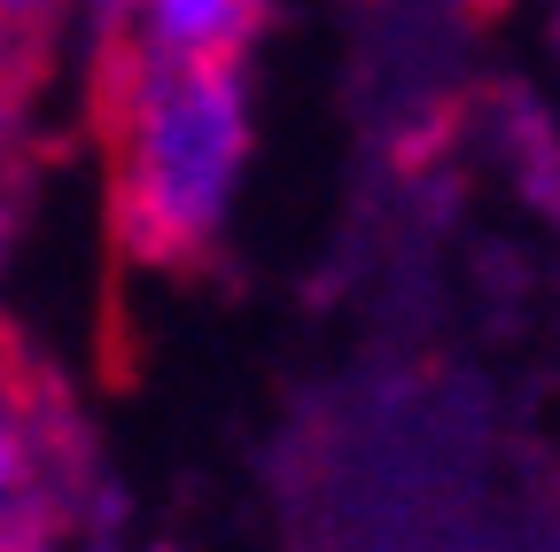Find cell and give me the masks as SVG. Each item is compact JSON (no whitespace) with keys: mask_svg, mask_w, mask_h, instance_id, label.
<instances>
[{"mask_svg":"<svg viewBox=\"0 0 560 552\" xmlns=\"http://www.w3.org/2000/svg\"><path fill=\"white\" fill-rule=\"evenodd\" d=\"M86 117H94V141L109 156L117 265H149V272L202 265L210 242H219L242 149H249L242 62L149 55L102 24Z\"/></svg>","mask_w":560,"mask_h":552,"instance_id":"1","label":"cell"},{"mask_svg":"<svg viewBox=\"0 0 560 552\" xmlns=\"http://www.w3.org/2000/svg\"><path fill=\"white\" fill-rule=\"evenodd\" d=\"M86 498V428L62 374L0 319V544H55Z\"/></svg>","mask_w":560,"mask_h":552,"instance_id":"2","label":"cell"},{"mask_svg":"<svg viewBox=\"0 0 560 552\" xmlns=\"http://www.w3.org/2000/svg\"><path fill=\"white\" fill-rule=\"evenodd\" d=\"M257 24H265V0H117L109 9V32L179 62H242Z\"/></svg>","mask_w":560,"mask_h":552,"instance_id":"3","label":"cell"},{"mask_svg":"<svg viewBox=\"0 0 560 552\" xmlns=\"http://www.w3.org/2000/svg\"><path fill=\"white\" fill-rule=\"evenodd\" d=\"M55 39H0V202H16L32 179V102L47 86Z\"/></svg>","mask_w":560,"mask_h":552,"instance_id":"4","label":"cell"},{"mask_svg":"<svg viewBox=\"0 0 560 552\" xmlns=\"http://www.w3.org/2000/svg\"><path fill=\"white\" fill-rule=\"evenodd\" d=\"M70 0H0V39H55Z\"/></svg>","mask_w":560,"mask_h":552,"instance_id":"5","label":"cell"},{"mask_svg":"<svg viewBox=\"0 0 560 552\" xmlns=\"http://www.w3.org/2000/svg\"><path fill=\"white\" fill-rule=\"evenodd\" d=\"M9 226H16V202H0V249H9Z\"/></svg>","mask_w":560,"mask_h":552,"instance_id":"6","label":"cell"},{"mask_svg":"<svg viewBox=\"0 0 560 552\" xmlns=\"http://www.w3.org/2000/svg\"><path fill=\"white\" fill-rule=\"evenodd\" d=\"M0 552H55V544H0Z\"/></svg>","mask_w":560,"mask_h":552,"instance_id":"7","label":"cell"}]
</instances>
